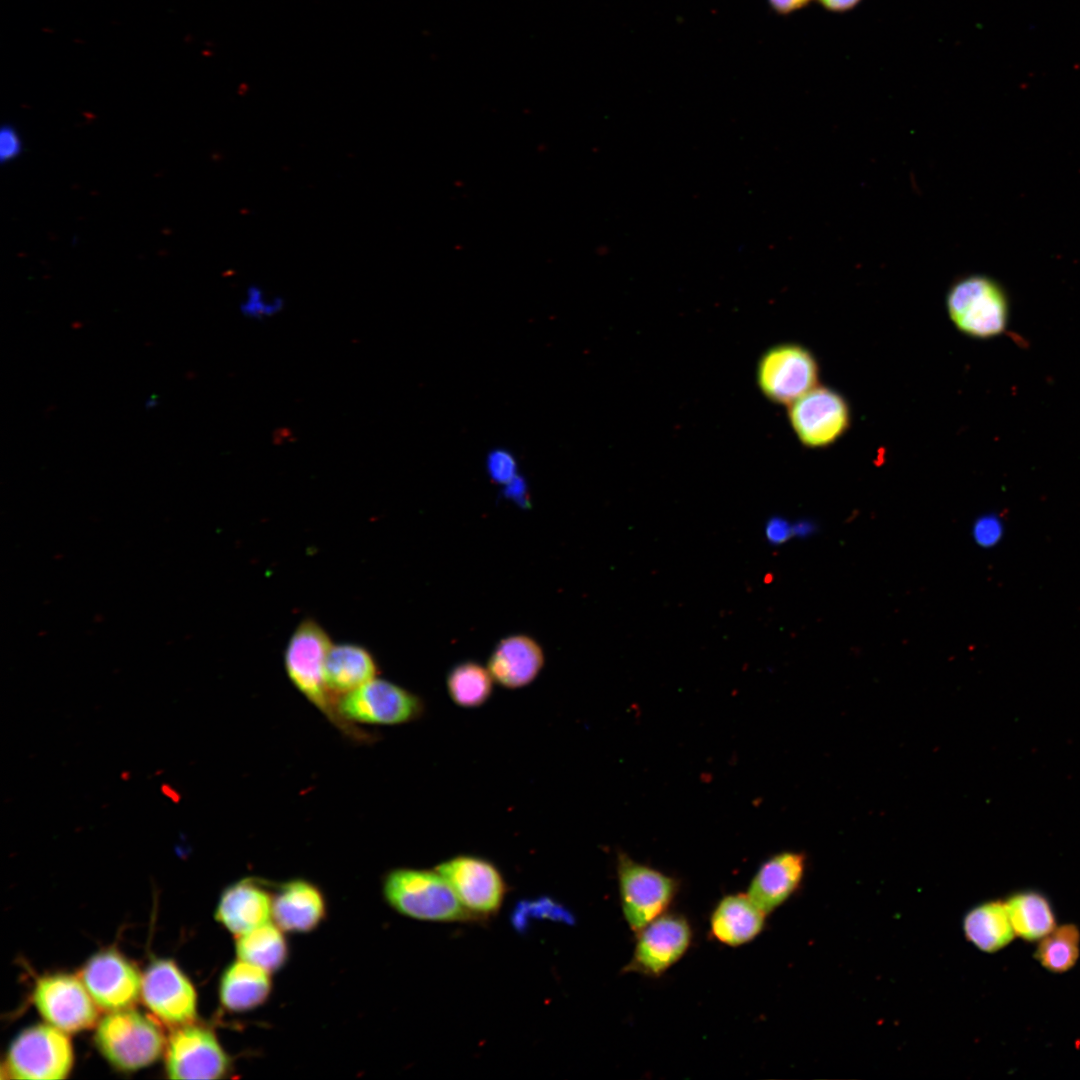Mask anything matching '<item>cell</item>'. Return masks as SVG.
Returning <instances> with one entry per match:
<instances>
[{"mask_svg": "<svg viewBox=\"0 0 1080 1080\" xmlns=\"http://www.w3.org/2000/svg\"><path fill=\"white\" fill-rule=\"evenodd\" d=\"M165 1056L171 1079H218L230 1067L229 1057L215 1034L188 1024L177 1027L171 1034Z\"/></svg>", "mask_w": 1080, "mask_h": 1080, "instance_id": "7c38bea8", "label": "cell"}, {"mask_svg": "<svg viewBox=\"0 0 1080 1080\" xmlns=\"http://www.w3.org/2000/svg\"><path fill=\"white\" fill-rule=\"evenodd\" d=\"M489 470L493 479L498 482H505L512 480L515 464L510 456L495 454L490 460Z\"/></svg>", "mask_w": 1080, "mask_h": 1080, "instance_id": "1f68e13d", "label": "cell"}, {"mask_svg": "<svg viewBox=\"0 0 1080 1080\" xmlns=\"http://www.w3.org/2000/svg\"><path fill=\"white\" fill-rule=\"evenodd\" d=\"M285 301L281 296L272 295L258 284H250L245 289L240 301L241 314L250 320H265L282 312Z\"/></svg>", "mask_w": 1080, "mask_h": 1080, "instance_id": "83f0119b", "label": "cell"}, {"mask_svg": "<svg viewBox=\"0 0 1080 1080\" xmlns=\"http://www.w3.org/2000/svg\"><path fill=\"white\" fill-rule=\"evenodd\" d=\"M95 1041L102 1055L122 1071H134L154 1063L164 1048L159 1027L143 1014L123 1009L112 1011L98 1024Z\"/></svg>", "mask_w": 1080, "mask_h": 1080, "instance_id": "3957f363", "label": "cell"}, {"mask_svg": "<svg viewBox=\"0 0 1080 1080\" xmlns=\"http://www.w3.org/2000/svg\"><path fill=\"white\" fill-rule=\"evenodd\" d=\"M1080 956V930L1072 923L1056 926L1039 940L1034 958L1046 970L1064 973L1072 969Z\"/></svg>", "mask_w": 1080, "mask_h": 1080, "instance_id": "4316f807", "label": "cell"}, {"mask_svg": "<svg viewBox=\"0 0 1080 1080\" xmlns=\"http://www.w3.org/2000/svg\"><path fill=\"white\" fill-rule=\"evenodd\" d=\"M382 889L386 902L406 917L439 923L475 920L435 869H393L385 875Z\"/></svg>", "mask_w": 1080, "mask_h": 1080, "instance_id": "7a4b0ae2", "label": "cell"}, {"mask_svg": "<svg viewBox=\"0 0 1080 1080\" xmlns=\"http://www.w3.org/2000/svg\"><path fill=\"white\" fill-rule=\"evenodd\" d=\"M617 881L622 913L637 933L666 913L678 891V881L662 871L618 852Z\"/></svg>", "mask_w": 1080, "mask_h": 1080, "instance_id": "5b68a950", "label": "cell"}, {"mask_svg": "<svg viewBox=\"0 0 1080 1080\" xmlns=\"http://www.w3.org/2000/svg\"><path fill=\"white\" fill-rule=\"evenodd\" d=\"M332 645L320 624L310 618L304 619L291 635L285 650L284 665L288 678L345 736L360 743L372 741L374 734L360 729L341 715L340 699L328 688L325 663Z\"/></svg>", "mask_w": 1080, "mask_h": 1080, "instance_id": "6da1fadb", "label": "cell"}, {"mask_svg": "<svg viewBox=\"0 0 1080 1080\" xmlns=\"http://www.w3.org/2000/svg\"><path fill=\"white\" fill-rule=\"evenodd\" d=\"M850 409L836 391L815 386L788 405V420L798 440L808 448L837 441L850 425Z\"/></svg>", "mask_w": 1080, "mask_h": 1080, "instance_id": "8fae6325", "label": "cell"}, {"mask_svg": "<svg viewBox=\"0 0 1080 1080\" xmlns=\"http://www.w3.org/2000/svg\"><path fill=\"white\" fill-rule=\"evenodd\" d=\"M805 866V856L800 852L776 853L759 866L746 894L765 914H769L796 891Z\"/></svg>", "mask_w": 1080, "mask_h": 1080, "instance_id": "e0dca14e", "label": "cell"}, {"mask_svg": "<svg viewBox=\"0 0 1080 1080\" xmlns=\"http://www.w3.org/2000/svg\"><path fill=\"white\" fill-rule=\"evenodd\" d=\"M1005 906L1015 935L1023 940L1039 941L1057 926L1050 901L1039 891L1015 892Z\"/></svg>", "mask_w": 1080, "mask_h": 1080, "instance_id": "cb8c5ba5", "label": "cell"}, {"mask_svg": "<svg viewBox=\"0 0 1080 1080\" xmlns=\"http://www.w3.org/2000/svg\"><path fill=\"white\" fill-rule=\"evenodd\" d=\"M72 1063V1046L65 1032L52 1025H35L13 1040L5 1066L10 1078L55 1080L65 1078Z\"/></svg>", "mask_w": 1080, "mask_h": 1080, "instance_id": "8992f818", "label": "cell"}, {"mask_svg": "<svg viewBox=\"0 0 1080 1080\" xmlns=\"http://www.w3.org/2000/svg\"><path fill=\"white\" fill-rule=\"evenodd\" d=\"M34 1003L42 1017L65 1033L94 1026L98 1011L82 980L56 974L40 978L34 989Z\"/></svg>", "mask_w": 1080, "mask_h": 1080, "instance_id": "4fadbf2b", "label": "cell"}, {"mask_svg": "<svg viewBox=\"0 0 1080 1080\" xmlns=\"http://www.w3.org/2000/svg\"><path fill=\"white\" fill-rule=\"evenodd\" d=\"M544 665L540 645L526 635L502 639L492 652L487 668L493 679L508 689H518L535 680Z\"/></svg>", "mask_w": 1080, "mask_h": 1080, "instance_id": "d6986e66", "label": "cell"}, {"mask_svg": "<svg viewBox=\"0 0 1080 1080\" xmlns=\"http://www.w3.org/2000/svg\"><path fill=\"white\" fill-rule=\"evenodd\" d=\"M953 324L975 338L1001 334L1008 323L1009 304L1000 285L984 275H969L954 282L946 297Z\"/></svg>", "mask_w": 1080, "mask_h": 1080, "instance_id": "277c9868", "label": "cell"}, {"mask_svg": "<svg viewBox=\"0 0 1080 1080\" xmlns=\"http://www.w3.org/2000/svg\"><path fill=\"white\" fill-rule=\"evenodd\" d=\"M1003 532V522L996 514H985L979 517L972 529L975 542L984 548H990L998 544Z\"/></svg>", "mask_w": 1080, "mask_h": 1080, "instance_id": "f1b7e54d", "label": "cell"}, {"mask_svg": "<svg viewBox=\"0 0 1080 1080\" xmlns=\"http://www.w3.org/2000/svg\"><path fill=\"white\" fill-rule=\"evenodd\" d=\"M378 674L373 655L363 646L332 645L326 658L325 678L331 693L341 698L373 680Z\"/></svg>", "mask_w": 1080, "mask_h": 1080, "instance_id": "7402d4cb", "label": "cell"}, {"mask_svg": "<svg viewBox=\"0 0 1080 1080\" xmlns=\"http://www.w3.org/2000/svg\"><path fill=\"white\" fill-rule=\"evenodd\" d=\"M766 915L746 893L725 895L712 910L711 935L727 946L747 944L762 932Z\"/></svg>", "mask_w": 1080, "mask_h": 1080, "instance_id": "ffe728a7", "label": "cell"}, {"mask_svg": "<svg viewBox=\"0 0 1080 1080\" xmlns=\"http://www.w3.org/2000/svg\"><path fill=\"white\" fill-rule=\"evenodd\" d=\"M158 405V399L155 395H151L145 402L146 409L154 408Z\"/></svg>", "mask_w": 1080, "mask_h": 1080, "instance_id": "d590c367", "label": "cell"}, {"mask_svg": "<svg viewBox=\"0 0 1080 1080\" xmlns=\"http://www.w3.org/2000/svg\"><path fill=\"white\" fill-rule=\"evenodd\" d=\"M348 721L372 725H399L421 718L424 701L411 691L384 679H373L339 700Z\"/></svg>", "mask_w": 1080, "mask_h": 1080, "instance_id": "9c48e42d", "label": "cell"}, {"mask_svg": "<svg viewBox=\"0 0 1080 1080\" xmlns=\"http://www.w3.org/2000/svg\"><path fill=\"white\" fill-rule=\"evenodd\" d=\"M141 995L147 1008L168 1025L184 1026L196 1017L194 986L171 960L159 959L147 967Z\"/></svg>", "mask_w": 1080, "mask_h": 1080, "instance_id": "5bb4252c", "label": "cell"}, {"mask_svg": "<svg viewBox=\"0 0 1080 1080\" xmlns=\"http://www.w3.org/2000/svg\"><path fill=\"white\" fill-rule=\"evenodd\" d=\"M435 870L446 879L475 920L487 919L501 909L507 886L501 871L491 861L462 854L441 862Z\"/></svg>", "mask_w": 1080, "mask_h": 1080, "instance_id": "ba28073f", "label": "cell"}, {"mask_svg": "<svg viewBox=\"0 0 1080 1080\" xmlns=\"http://www.w3.org/2000/svg\"><path fill=\"white\" fill-rule=\"evenodd\" d=\"M967 939L979 950L993 953L1006 947L1016 936L1005 902L988 901L975 906L965 916Z\"/></svg>", "mask_w": 1080, "mask_h": 1080, "instance_id": "603a6c76", "label": "cell"}, {"mask_svg": "<svg viewBox=\"0 0 1080 1080\" xmlns=\"http://www.w3.org/2000/svg\"><path fill=\"white\" fill-rule=\"evenodd\" d=\"M23 150V142L17 129L10 123L2 125L0 131V160L8 163L16 159Z\"/></svg>", "mask_w": 1080, "mask_h": 1080, "instance_id": "f546056e", "label": "cell"}, {"mask_svg": "<svg viewBox=\"0 0 1080 1080\" xmlns=\"http://www.w3.org/2000/svg\"><path fill=\"white\" fill-rule=\"evenodd\" d=\"M820 6L832 13H846L856 8L862 0H817Z\"/></svg>", "mask_w": 1080, "mask_h": 1080, "instance_id": "836d02e7", "label": "cell"}, {"mask_svg": "<svg viewBox=\"0 0 1080 1080\" xmlns=\"http://www.w3.org/2000/svg\"><path fill=\"white\" fill-rule=\"evenodd\" d=\"M625 973L660 977L688 951L693 938L689 921L677 913H664L637 933Z\"/></svg>", "mask_w": 1080, "mask_h": 1080, "instance_id": "30bf717a", "label": "cell"}, {"mask_svg": "<svg viewBox=\"0 0 1080 1080\" xmlns=\"http://www.w3.org/2000/svg\"><path fill=\"white\" fill-rule=\"evenodd\" d=\"M493 680L488 668L473 661H465L449 671L446 679L448 695L457 706L478 708L490 698Z\"/></svg>", "mask_w": 1080, "mask_h": 1080, "instance_id": "484cf974", "label": "cell"}, {"mask_svg": "<svg viewBox=\"0 0 1080 1080\" xmlns=\"http://www.w3.org/2000/svg\"><path fill=\"white\" fill-rule=\"evenodd\" d=\"M326 917V901L313 883L294 879L282 883L272 899V918L286 932L307 933Z\"/></svg>", "mask_w": 1080, "mask_h": 1080, "instance_id": "ac0fdd59", "label": "cell"}, {"mask_svg": "<svg viewBox=\"0 0 1080 1080\" xmlns=\"http://www.w3.org/2000/svg\"><path fill=\"white\" fill-rule=\"evenodd\" d=\"M819 366L814 355L797 343H780L764 351L757 362L755 379L770 402L790 405L817 386Z\"/></svg>", "mask_w": 1080, "mask_h": 1080, "instance_id": "52a82bcc", "label": "cell"}, {"mask_svg": "<svg viewBox=\"0 0 1080 1080\" xmlns=\"http://www.w3.org/2000/svg\"><path fill=\"white\" fill-rule=\"evenodd\" d=\"M238 959L269 973L283 968L289 958V946L283 930L270 922L237 936Z\"/></svg>", "mask_w": 1080, "mask_h": 1080, "instance_id": "d4e9b609", "label": "cell"}, {"mask_svg": "<svg viewBox=\"0 0 1080 1080\" xmlns=\"http://www.w3.org/2000/svg\"><path fill=\"white\" fill-rule=\"evenodd\" d=\"M81 980L96 1005L110 1012L128 1009L141 994L138 971L113 950L92 956L81 971Z\"/></svg>", "mask_w": 1080, "mask_h": 1080, "instance_id": "9a60e30c", "label": "cell"}, {"mask_svg": "<svg viewBox=\"0 0 1080 1080\" xmlns=\"http://www.w3.org/2000/svg\"><path fill=\"white\" fill-rule=\"evenodd\" d=\"M765 536L772 545L783 544L794 536L793 526L784 518H770L765 526Z\"/></svg>", "mask_w": 1080, "mask_h": 1080, "instance_id": "4dcf8cb0", "label": "cell"}, {"mask_svg": "<svg viewBox=\"0 0 1080 1080\" xmlns=\"http://www.w3.org/2000/svg\"><path fill=\"white\" fill-rule=\"evenodd\" d=\"M272 991L270 973L238 959L224 971L219 983V999L230 1012H247L263 1005Z\"/></svg>", "mask_w": 1080, "mask_h": 1080, "instance_id": "44dd1931", "label": "cell"}, {"mask_svg": "<svg viewBox=\"0 0 1080 1080\" xmlns=\"http://www.w3.org/2000/svg\"><path fill=\"white\" fill-rule=\"evenodd\" d=\"M813 0H768L771 8L780 15H788L807 7Z\"/></svg>", "mask_w": 1080, "mask_h": 1080, "instance_id": "d6a6232c", "label": "cell"}, {"mask_svg": "<svg viewBox=\"0 0 1080 1080\" xmlns=\"http://www.w3.org/2000/svg\"><path fill=\"white\" fill-rule=\"evenodd\" d=\"M272 899L264 882L256 878H244L222 893L215 911V919L229 932L240 936L269 922L272 916Z\"/></svg>", "mask_w": 1080, "mask_h": 1080, "instance_id": "2e32d148", "label": "cell"}, {"mask_svg": "<svg viewBox=\"0 0 1080 1080\" xmlns=\"http://www.w3.org/2000/svg\"><path fill=\"white\" fill-rule=\"evenodd\" d=\"M813 526L809 522H798L793 526L794 535H807L812 530Z\"/></svg>", "mask_w": 1080, "mask_h": 1080, "instance_id": "e575fe53", "label": "cell"}]
</instances>
